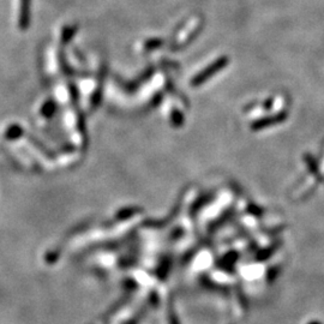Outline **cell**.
I'll list each match as a JSON object with an SVG mask.
<instances>
[{"label":"cell","instance_id":"obj_1","mask_svg":"<svg viewBox=\"0 0 324 324\" xmlns=\"http://www.w3.org/2000/svg\"><path fill=\"white\" fill-rule=\"evenodd\" d=\"M28 2H30V0H23V7H22V16H20V22H22V27L24 28L27 25L28 19H27V15H28Z\"/></svg>","mask_w":324,"mask_h":324},{"label":"cell","instance_id":"obj_2","mask_svg":"<svg viewBox=\"0 0 324 324\" xmlns=\"http://www.w3.org/2000/svg\"><path fill=\"white\" fill-rule=\"evenodd\" d=\"M310 324H321V323H318V322H313V323H310Z\"/></svg>","mask_w":324,"mask_h":324}]
</instances>
